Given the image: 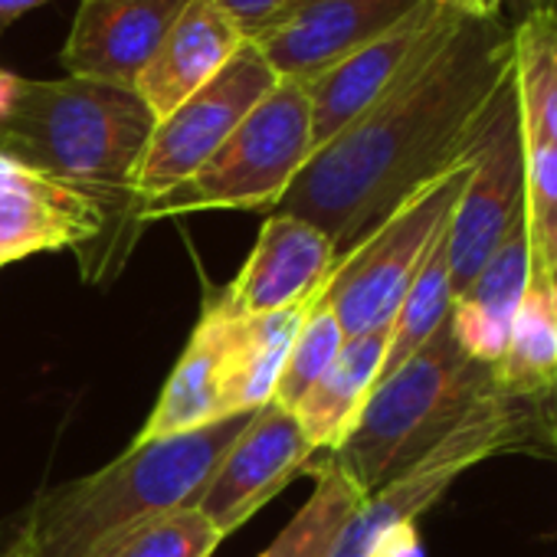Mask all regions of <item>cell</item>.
Here are the masks:
<instances>
[{
    "label": "cell",
    "instance_id": "obj_1",
    "mask_svg": "<svg viewBox=\"0 0 557 557\" xmlns=\"http://www.w3.org/2000/svg\"><path fill=\"white\" fill-rule=\"evenodd\" d=\"M511 73V30L459 17L391 92L312 151L272 213L315 223L348 252L475 148Z\"/></svg>",
    "mask_w": 557,
    "mask_h": 557
},
{
    "label": "cell",
    "instance_id": "obj_2",
    "mask_svg": "<svg viewBox=\"0 0 557 557\" xmlns=\"http://www.w3.org/2000/svg\"><path fill=\"white\" fill-rule=\"evenodd\" d=\"M252 413H233L190 433L132 443L106 469L53 485L24 518L34 557H96L132 528L197 505L216 462Z\"/></svg>",
    "mask_w": 557,
    "mask_h": 557
},
{
    "label": "cell",
    "instance_id": "obj_3",
    "mask_svg": "<svg viewBox=\"0 0 557 557\" xmlns=\"http://www.w3.org/2000/svg\"><path fill=\"white\" fill-rule=\"evenodd\" d=\"M154 132V115L132 86L99 79H24L17 106L0 128L8 151L50 177L99 200L122 236L141 230L132 174Z\"/></svg>",
    "mask_w": 557,
    "mask_h": 557
},
{
    "label": "cell",
    "instance_id": "obj_4",
    "mask_svg": "<svg viewBox=\"0 0 557 557\" xmlns=\"http://www.w3.org/2000/svg\"><path fill=\"white\" fill-rule=\"evenodd\" d=\"M492 394H498L495 368L472 361L446 319L417 355L377 381L358 423L329 459L371 495Z\"/></svg>",
    "mask_w": 557,
    "mask_h": 557
},
{
    "label": "cell",
    "instance_id": "obj_5",
    "mask_svg": "<svg viewBox=\"0 0 557 557\" xmlns=\"http://www.w3.org/2000/svg\"><path fill=\"white\" fill-rule=\"evenodd\" d=\"M541 446H557V417L547 413V404L515 400L502 391L492 394L436 446H430L377 492L361 498L332 557H374L377 544L391 531L417 524V518L433 508L466 469L502 453Z\"/></svg>",
    "mask_w": 557,
    "mask_h": 557
},
{
    "label": "cell",
    "instance_id": "obj_6",
    "mask_svg": "<svg viewBox=\"0 0 557 557\" xmlns=\"http://www.w3.org/2000/svg\"><path fill=\"white\" fill-rule=\"evenodd\" d=\"M306 83L278 79L233 135L174 190L141 203V223L200 210H272L312 158Z\"/></svg>",
    "mask_w": 557,
    "mask_h": 557
},
{
    "label": "cell",
    "instance_id": "obj_7",
    "mask_svg": "<svg viewBox=\"0 0 557 557\" xmlns=\"http://www.w3.org/2000/svg\"><path fill=\"white\" fill-rule=\"evenodd\" d=\"M472 161L475 148L459 164H453L426 187H420L413 197H407L358 246L338 256L322 289V299L335 312L345 338L394 322L426 252L449 226L459 194L472 174Z\"/></svg>",
    "mask_w": 557,
    "mask_h": 557
},
{
    "label": "cell",
    "instance_id": "obj_8",
    "mask_svg": "<svg viewBox=\"0 0 557 557\" xmlns=\"http://www.w3.org/2000/svg\"><path fill=\"white\" fill-rule=\"evenodd\" d=\"M57 249H73L99 283L125 262L132 239L99 200L0 151V269Z\"/></svg>",
    "mask_w": 557,
    "mask_h": 557
},
{
    "label": "cell",
    "instance_id": "obj_9",
    "mask_svg": "<svg viewBox=\"0 0 557 557\" xmlns=\"http://www.w3.org/2000/svg\"><path fill=\"white\" fill-rule=\"evenodd\" d=\"M275 83L278 76L272 66L252 44H246L207 86L158 119L132 174L138 203H148L197 174L207 158L233 135V128L272 92Z\"/></svg>",
    "mask_w": 557,
    "mask_h": 557
},
{
    "label": "cell",
    "instance_id": "obj_10",
    "mask_svg": "<svg viewBox=\"0 0 557 557\" xmlns=\"http://www.w3.org/2000/svg\"><path fill=\"white\" fill-rule=\"evenodd\" d=\"M524 220V141L515 99V73L505 86L479 145L472 174L446 226L449 286L459 299L495 249Z\"/></svg>",
    "mask_w": 557,
    "mask_h": 557
},
{
    "label": "cell",
    "instance_id": "obj_11",
    "mask_svg": "<svg viewBox=\"0 0 557 557\" xmlns=\"http://www.w3.org/2000/svg\"><path fill=\"white\" fill-rule=\"evenodd\" d=\"M459 17L436 8L433 0L407 14L377 40L364 44L312 83L309 106H312V141L315 148L329 145L338 132H345L361 112H368L384 92H391L404 73L456 24Z\"/></svg>",
    "mask_w": 557,
    "mask_h": 557
},
{
    "label": "cell",
    "instance_id": "obj_12",
    "mask_svg": "<svg viewBox=\"0 0 557 557\" xmlns=\"http://www.w3.org/2000/svg\"><path fill=\"white\" fill-rule=\"evenodd\" d=\"M423 0H293L256 40L278 79L312 83L364 44L387 34Z\"/></svg>",
    "mask_w": 557,
    "mask_h": 557
},
{
    "label": "cell",
    "instance_id": "obj_13",
    "mask_svg": "<svg viewBox=\"0 0 557 557\" xmlns=\"http://www.w3.org/2000/svg\"><path fill=\"white\" fill-rule=\"evenodd\" d=\"M312 456L315 453L296 413L269 400L249 417L243 433L223 453L197 508L226 537L243 528L272 495L283 492Z\"/></svg>",
    "mask_w": 557,
    "mask_h": 557
},
{
    "label": "cell",
    "instance_id": "obj_14",
    "mask_svg": "<svg viewBox=\"0 0 557 557\" xmlns=\"http://www.w3.org/2000/svg\"><path fill=\"white\" fill-rule=\"evenodd\" d=\"M335 262L338 249L325 230L296 213H269L252 252L216 299L239 319L283 312L315 299Z\"/></svg>",
    "mask_w": 557,
    "mask_h": 557
},
{
    "label": "cell",
    "instance_id": "obj_15",
    "mask_svg": "<svg viewBox=\"0 0 557 557\" xmlns=\"http://www.w3.org/2000/svg\"><path fill=\"white\" fill-rule=\"evenodd\" d=\"M187 4L190 0H79L60 57L66 76L135 89Z\"/></svg>",
    "mask_w": 557,
    "mask_h": 557
},
{
    "label": "cell",
    "instance_id": "obj_16",
    "mask_svg": "<svg viewBox=\"0 0 557 557\" xmlns=\"http://www.w3.org/2000/svg\"><path fill=\"white\" fill-rule=\"evenodd\" d=\"M233 335L236 315L226 312L220 299H207L200 322L194 325L190 342L177 358L171 377L164 381L161 397L135 443L190 433L226 417L223 394L233 364Z\"/></svg>",
    "mask_w": 557,
    "mask_h": 557
},
{
    "label": "cell",
    "instance_id": "obj_17",
    "mask_svg": "<svg viewBox=\"0 0 557 557\" xmlns=\"http://www.w3.org/2000/svg\"><path fill=\"white\" fill-rule=\"evenodd\" d=\"M243 47L246 37L213 0H190L138 76L135 92L158 122L207 86Z\"/></svg>",
    "mask_w": 557,
    "mask_h": 557
},
{
    "label": "cell",
    "instance_id": "obj_18",
    "mask_svg": "<svg viewBox=\"0 0 557 557\" xmlns=\"http://www.w3.org/2000/svg\"><path fill=\"white\" fill-rule=\"evenodd\" d=\"M531 278V243L524 220L495 249V256L472 278V286L453 299L449 329L456 345L479 364L495 368L505 355L515 312L524 299Z\"/></svg>",
    "mask_w": 557,
    "mask_h": 557
},
{
    "label": "cell",
    "instance_id": "obj_19",
    "mask_svg": "<svg viewBox=\"0 0 557 557\" xmlns=\"http://www.w3.org/2000/svg\"><path fill=\"white\" fill-rule=\"evenodd\" d=\"M387 345H391V325L348 338L342 355L335 358V364L299 400V407L293 413H296L312 453L332 456L345 443V436L358 423L371 391L381 381Z\"/></svg>",
    "mask_w": 557,
    "mask_h": 557
},
{
    "label": "cell",
    "instance_id": "obj_20",
    "mask_svg": "<svg viewBox=\"0 0 557 557\" xmlns=\"http://www.w3.org/2000/svg\"><path fill=\"white\" fill-rule=\"evenodd\" d=\"M495 384L515 400L557 404V283L534 265L505 355L495 364Z\"/></svg>",
    "mask_w": 557,
    "mask_h": 557
},
{
    "label": "cell",
    "instance_id": "obj_21",
    "mask_svg": "<svg viewBox=\"0 0 557 557\" xmlns=\"http://www.w3.org/2000/svg\"><path fill=\"white\" fill-rule=\"evenodd\" d=\"M315 299L293 306V309H283V312H272V315H259V319H239L236 315L233 364H230L226 394H223L226 417L252 413L272 400L278 374H283V364L293 351V342H296L309 309L315 306Z\"/></svg>",
    "mask_w": 557,
    "mask_h": 557
},
{
    "label": "cell",
    "instance_id": "obj_22",
    "mask_svg": "<svg viewBox=\"0 0 557 557\" xmlns=\"http://www.w3.org/2000/svg\"><path fill=\"white\" fill-rule=\"evenodd\" d=\"M361 498L364 492L325 456L312 495L259 557H332Z\"/></svg>",
    "mask_w": 557,
    "mask_h": 557
},
{
    "label": "cell",
    "instance_id": "obj_23",
    "mask_svg": "<svg viewBox=\"0 0 557 557\" xmlns=\"http://www.w3.org/2000/svg\"><path fill=\"white\" fill-rule=\"evenodd\" d=\"M449 306H453V286H449V252L443 233L426 252L420 272L413 275V283L391 322V345L381 377L397 371L410 355H417L436 335V329L449 319Z\"/></svg>",
    "mask_w": 557,
    "mask_h": 557
},
{
    "label": "cell",
    "instance_id": "obj_24",
    "mask_svg": "<svg viewBox=\"0 0 557 557\" xmlns=\"http://www.w3.org/2000/svg\"><path fill=\"white\" fill-rule=\"evenodd\" d=\"M524 230L531 265L557 283V141L524 138Z\"/></svg>",
    "mask_w": 557,
    "mask_h": 557
},
{
    "label": "cell",
    "instance_id": "obj_25",
    "mask_svg": "<svg viewBox=\"0 0 557 557\" xmlns=\"http://www.w3.org/2000/svg\"><path fill=\"white\" fill-rule=\"evenodd\" d=\"M220 541L210 518L197 505H184L132 528L96 557H210Z\"/></svg>",
    "mask_w": 557,
    "mask_h": 557
},
{
    "label": "cell",
    "instance_id": "obj_26",
    "mask_svg": "<svg viewBox=\"0 0 557 557\" xmlns=\"http://www.w3.org/2000/svg\"><path fill=\"white\" fill-rule=\"evenodd\" d=\"M345 332L335 319V312L329 309V302L319 296L315 306L309 309L296 342H293V351L283 364V374H278V384H275V394L272 400L286 410H296L299 400L322 381V374L335 364V358L342 355L345 348Z\"/></svg>",
    "mask_w": 557,
    "mask_h": 557
},
{
    "label": "cell",
    "instance_id": "obj_27",
    "mask_svg": "<svg viewBox=\"0 0 557 557\" xmlns=\"http://www.w3.org/2000/svg\"><path fill=\"white\" fill-rule=\"evenodd\" d=\"M213 4L239 27V34L249 40H256L278 14H283L293 0H213Z\"/></svg>",
    "mask_w": 557,
    "mask_h": 557
},
{
    "label": "cell",
    "instance_id": "obj_28",
    "mask_svg": "<svg viewBox=\"0 0 557 557\" xmlns=\"http://www.w3.org/2000/svg\"><path fill=\"white\" fill-rule=\"evenodd\" d=\"M433 4L462 21H498L505 0H433Z\"/></svg>",
    "mask_w": 557,
    "mask_h": 557
},
{
    "label": "cell",
    "instance_id": "obj_29",
    "mask_svg": "<svg viewBox=\"0 0 557 557\" xmlns=\"http://www.w3.org/2000/svg\"><path fill=\"white\" fill-rule=\"evenodd\" d=\"M374 557H423V544H420V537H417V524H407V528L391 531V534L377 544Z\"/></svg>",
    "mask_w": 557,
    "mask_h": 557
},
{
    "label": "cell",
    "instance_id": "obj_30",
    "mask_svg": "<svg viewBox=\"0 0 557 557\" xmlns=\"http://www.w3.org/2000/svg\"><path fill=\"white\" fill-rule=\"evenodd\" d=\"M21 86H24V79H21L17 73H11V70L0 66V128L8 125V119H11V112H14V106H17Z\"/></svg>",
    "mask_w": 557,
    "mask_h": 557
},
{
    "label": "cell",
    "instance_id": "obj_31",
    "mask_svg": "<svg viewBox=\"0 0 557 557\" xmlns=\"http://www.w3.org/2000/svg\"><path fill=\"white\" fill-rule=\"evenodd\" d=\"M0 557H34V544L24 524H17L14 531L0 534Z\"/></svg>",
    "mask_w": 557,
    "mask_h": 557
},
{
    "label": "cell",
    "instance_id": "obj_32",
    "mask_svg": "<svg viewBox=\"0 0 557 557\" xmlns=\"http://www.w3.org/2000/svg\"><path fill=\"white\" fill-rule=\"evenodd\" d=\"M47 4H50V0H0V27H8V24L40 11Z\"/></svg>",
    "mask_w": 557,
    "mask_h": 557
},
{
    "label": "cell",
    "instance_id": "obj_33",
    "mask_svg": "<svg viewBox=\"0 0 557 557\" xmlns=\"http://www.w3.org/2000/svg\"><path fill=\"white\" fill-rule=\"evenodd\" d=\"M531 4V11H537V8H557V0H528Z\"/></svg>",
    "mask_w": 557,
    "mask_h": 557
}]
</instances>
